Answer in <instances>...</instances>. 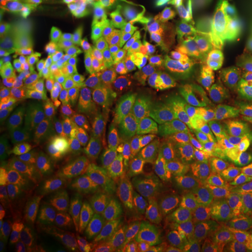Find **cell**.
Returning a JSON list of instances; mask_svg holds the SVG:
<instances>
[{
    "label": "cell",
    "mask_w": 252,
    "mask_h": 252,
    "mask_svg": "<svg viewBox=\"0 0 252 252\" xmlns=\"http://www.w3.org/2000/svg\"><path fill=\"white\" fill-rule=\"evenodd\" d=\"M199 233L200 231L196 227H193L188 220H185L184 223L167 230L162 237L167 243L175 245L182 252H189L196 243Z\"/></svg>",
    "instance_id": "cell-25"
},
{
    "label": "cell",
    "mask_w": 252,
    "mask_h": 252,
    "mask_svg": "<svg viewBox=\"0 0 252 252\" xmlns=\"http://www.w3.org/2000/svg\"><path fill=\"white\" fill-rule=\"evenodd\" d=\"M112 16L89 10H73L70 23L59 36L62 46L72 55L80 52L89 45L94 34L108 26Z\"/></svg>",
    "instance_id": "cell-7"
},
{
    "label": "cell",
    "mask_w": 252,
    "mask_h": 252,
    "mask_svg": "<svg viewBox=\"0 0 252 252\" xmlns=\"http://www.w3.org/2000/svg\"><path fill=\"white\" fill-rule=\"evenodd\" d=\"M97 72L84 63H61L34 74L28 95L48 108L66 99L94 101Z\"/></svg>",
    "instance_id": "cell-1"
},
{
    "label": "cell",
    "mask_w": 252,
    "mask_h": 252,
    "mask_svg": "<svg viewBox=\"0 0 252 252\" xmlns=\"http://www.w3.org/2000/svg\"><path fill=\"white\" fill-rule=\"evenodd\" d=\"M69 238L59 234L56 230H49L41 252H69Z\"/></svg>",
    "instance_id": "cell-36"
},
{
    "label": "cell",
    "mask_w": 252,
    "mask_h": 252,
    "mask_svg": "<svg viewBox=\"0 0 252 252\" xmlns=\"http://www.w3.org/2000/svg\"><path fill=\"white\" fill-rule=\"evenodd\" d=\"M34 158L27 153H23L20 150H16L9 146H3L0 149V168L4 172L6 170H17L27 167Z\"/></svg>",
    "instance_id": "cell-32"
},
{
    "label": "cell",
    "mask_w": 252,
    "mask_h": 252,
    "mask_svg": "<svg viewBox=\"0 0 252 252\" xmlns=\"http://www.w3.org/2000/svg\"><path fill=\"white\" fill-rule=\"evenodd\" d=\"M248 252H252V247H251V248H250V251H248Z\"/></svg>",
    "instance_id": "cell-46"
},
{
    "label": "cell",
    "mask_w": 252,
    "mask_h": 252,
    "mask_svg": "<svg viewBox=\"0 0 252 252\" xmlns=\"http://www.w3.org/2000/svg\"><path fill=\"white\" fill-rule=\"evenodd\" d=\"M93 216L89 210L84 212H70L67 215L61 217L58 225L55 227V230L62 234L63 237L69 238L73 241L74 238H77L79 235L83 234L90 224L93 223Z\"/></svg>",
    "instance_id": "cell-23"
},
{
    "label": "cell",
    "mask_w": 252,
    "mask_h": 252,
    "mask_svg": "<svg viewBox=\"0 0 252 252\" xmlns=\"http://www.w3.org/2000/svg\"><path fill=\"white\" fill-rule=\"evenodd\" d=\"M6 181L9 184L11 189L23 188V187H30L31 181H32V174L28 168H17L6 174Z\"/></svg>",
    "instance_id": "cell-37"
},
{
    "label": "cell",
    "mask_w": 252,
    "mask_h": 252,
    "mask_svg": "<svg viewBox=\"0 0 252 252\" xmlns=\"http://www.w3.org/2000/svg\"><path fill=\"white\" fill-rule=\"evenodd\" d=\"M98 252H132V237L122 233Z\"/></svg>",
    "instance_id": "cell-40"
},
{
    "label": "cell",
    "mask_w": 252,
    "mask_h": 252,
    "mask_svg": "<svg viewBox=\"0 0 252 252\" xmlns=\"http://www.w3.org/2000/svg\"><path fill=\"white\" fill-rule=\"evenodd\" d=\"M219 104L210 99H192L187 102L180 119L216 122Z\"/></svg>",
    "instance_id": "cell-26"
},
{
    "label": "cell",
    "mask_w": 252,
    "mask_h": 252,
    "mask_svg": "<svg viewBox=\"0 0 252 252\" xmlns=\"http://www.w3.org/2000/svg\"><path fill=\"white\" fill-rule=\"evenodd\" d=\"M117 223L122 233L129 231L132 235L142 237V235L154 234L162 237L158 225L156 224L153 216L150 213L149 203L133 202L127 207L122 216L117 217ZM164 238V237H162Z\"/></svg>",
    "instance_id": "cell-17"
},
{
    "label": "cell",
    "mask_w": 252,
    "mask_h": 252,
    "mask_svg": "<svg viewBox=\"0 0 252 252\" xmlns=\"http://www.w3.org/2000/svg\"><path fill=\"white\" fill-rule=\"evenodd\" d=\"M161 252H182L180 248H177L175 245H172V244L167 243L165 240H164V245H162V251Z\"/></svg>",
    "instance_id": "cell-44"
},
{
    "label": "cell",
    "mask_w": 252,
    "mask_h": 252,
    "mask_svg": "<svg viewBox=\"0 0 252 252\" xmlns=\"http://www.w3.org/2000/svg\"><path fill=\"white\" fill-rule=\"evenodd\" d=\"M189 4L196 10H200L203 13H206L209 10L221 7L224 4L225 0H188Z\"/></svg>",
    "instance_id": "cell-42"
},
{
    "label": "cell",
    "mask_w": 252,
    "mask_h": 252,
    "mask_svg": "<svg viewBox=\"0 0 252 252\" xmlns=\"http://www.w3.org/2000/svg\"><path fill=\"white\" fill-rule=\"evenodd\" d=\"M99 156L101 153L95 143L49 146L45 154V165L41 168V171L46 172L55 164H61V165L93 164L99 160Z\"/></svg>",
    "instance_id": "cell-16"
},
{
    "label": "cell",
    "mask_w": 252,
    "mask_h": 252,
    "mask_svg": "<svg viewBox=\"0 0 252 252\" xmlns=\"http://www.w3.org/2000/svg\"><path fill=\"white\" fill-rule=\"evenodd\" d=\"M213 171H215V168H212L206 164L199 161L196 164H190L188 170L185 171V174L178 181L185 188L195 192L196 189L202 187V184L205 182V180Z\"/></svg>",
    "instance_id": "cell-31"
},
{
    "label": "cell",
    "mask_w": 252,
    "mask_h": 252,
    "mask_svg": "<svg viewBox=\"0 0 252 252\" xmlns=\"http://www.w3.org/2000/svg\"><path fill=\"white\" fill-rule=\"evenodd\" d=\"M56 180L59 182V185L66 192H72L77 188L81 184L80 180V171L73 170L70 165H62L58 171V177Z\"/></svg>",
    "instance_id": "cell-35"
},
{
    "label": "cell",
    "mask_w": 252,
    "mask_h": 252,
    "mask_svg": "<svg viewBox=\"0 0 252 252\" xmlns=\"http://www.w3.org/2000/svg\"><path fill=\"white\" fill-rule=\"evenodd\" d=\"M0 207V221L7 234L48 227L45 212L31 187L11 189Z\"/></svg>",
    "instance_id": "cell-5"
},
{
    "label": "cell",
    "mask_w": 252,
    "mask_h": 252,
    "mask_svg": "<svg viewBox=\"0 0 252 252\" xmlns=\"http://www.w3.org/2000/svg\"><path fill=\"white\" fill-rule=\"evenodd\" d=\"M164 238L160 235L147 234L139 237L136 252H161Z\"/></svg>",
    "instance_id": "cell-38"
},
{
    "label": "cell",
    "mask_w": 252,
    "mask_h": 252,
    "mask_svg": "<svg viewBox=\"0 0 252 252\" xmlns=\"http://www.w3.org/2000/svg\"><path fill=\"white\" fill-rule=\"evenodd\" d=\"M225 51L241 54L252 49V10L243 18L237 20L231 27L216 39Z\"/></svg>",
    "instance_id": "cell-18"
},
{
    "label": "cell",
    "mask_w": 252,
    "mask_h": 252,
    "mask_svg": "<svg viewBox=\"0 0 252 252\" xmlns=\"http://www.w3.org/2000/svg\"><path fill=\"white\" fill-rule=\"evenodd\" d=\"M34 74L17 67H3L0 74V109L7 114L27 97Z\"/></svg>",
    "instance_id": "cell-15"
},
{
    "label": "cell",
    "mask_w": 252,
    "mask_h": 252,
    "mask_svg": "<svg viewBox=\"0 0 252 252\" xmlns=\"http://www.w3.org/2000/svg\"><path fill=\"white\" fill-rule=\"evenodd\" d=\"M72 11L62 7L58 0H38L28 3L13 18H1L9 30L14 28L26 35L39 39H55L62 35L70 23Z\"/></svg>",
    "instance_id": "cell-4"
},
{
    "label": "cell",
    "mask_w": 252,
    "mask_h": 252,
    "mask_svg": "<svg viewBox=\"0 0 252 252\" xmlns=\"http://www.w3.org/2000/svg\"><path fill=\"white\" fill-rule=\"evenodd\" d=\"M167 189H168V192L171 195L174 203L177 205V207H180V209L185 206L189 200H190V198L193 196V193H195V192H192V190L185 188L180 181H175Z\"/></svg>",
    "instance_id": "cell-39"
},
{
    "label": "cell",
    "mask_w": 252,
    "mask_h": 252,
    "mask_svg": "<svg viewBox=\"0 0 252 252\" xmlns=\"http://www.w3.org/2000/svg\"><path fill=\"white\" fill-rule=\"evenodd\" d=\"M241 136H243L244 142L247 143V146L250 147L252 153V115L250 118L245 119L243 125V132H241Z\"/></svg>",
    "instance_id": "cell-43"
},
{
    "label": "cell",
    "mask_w": 252,
    "mask_h": 252,
    "mask_svg": "<svg viewBox=\"0 0 252 252\" xmlns=\"http://www.w3.org/2000/svg\"><path fill=\"white\" fill-rule=\"evenodd\" d=\"M46 146L98 143L99 127L93 101L66 99L45 108Z\"/></svg>",
    "instance_id": "cell-2"
},
{
    "label": "cell",
    "mask_w": 252,
    "mask_h": 252,
    "mask_svg": "<svg viewBox=\"0 0 252 252\" xmlns=\"http://www.w3.org/2000/svg\"><path fill=\"white\" fill-rule=\"evenodd\" d=\"M158 190V182L154 167H146L135 182V200L140 203H149L154 193Z\"/></svg>",
    "instance_id": "cell-28"
},
{
    "label": "cell",
    "mask_w": 252,
    "mask_h": 252,
    "mask_svg": "<svg viewBox=\"0 0 252 252\" xmlns=\"http://www.w3.org/2000/svg\"><path fill=\"white\" fill-rule=\"evenodd\" d=\"M49 228H35L24 233L7 234V248L9 252H41L45 244Z\"/></svg>",
    "instance_id": "cell-21"
},
{
    "label": "cell",
    "mask_w": 252,
    "mask_h": 252,
    "mask_svg": "<svg viewBox=\"0 0 252 252\" xmlns=\"http://www.w3.org/2000/svg\"><path fill=\"white\" fill-rule=\"evenodd\" d=\"M181 210L185 219L199 231L216 228L225 220L233 219L230 203L209 193L202 187L195 190L193 196Z\"/></svg>",
    "instance_id": "cell-6"
},
{
    "label": "cell",
    "mask_w": 252,
    "mask_h": 252,
    "mask_svg": "<svg viewBox=\"0 0 252 252\" xmlns=\"http://www.w3.org/2000/svg\"><path fill=\"white\" fill-rule=\"evenodd\" d=\"M185 105V95L178 87L165 80L156 81L152 97V115L156 125L172 129L180 121Z\"/></svg>",
    "instance_id": "cell-9"
},
{
    "label": "cell",
    "mask_w": 252,
    "mask_h": 252,
    "mask_svg": "<svg viewBox=\"0 0 252 252\" xmlns=\"http://www.w3.org/2000/svg\"><path fill=\"white\" fill-rule=\"evenodd\" d=\"M175 150L170 129L153 124L139 133L135 140V152L142 157L146 167H156Z\"/></svg>",
    "instance_id": "cell-10"
},
{
    "label": "cell",
    "mask_w": 252,
    "mask_h": 252,
    "mask_svg": "<svg viewBox=\"0 0 252 252\" xmlns=\"http://www.w3.org/2000/svg\"><path fill=\"white\" fill-rule=\"evenodd\" d=\"M21 0H1V11L4 18H13L18 14V11L23 9Z\"/></svg>",
    "instance_id": "cell-41"
},
{
    "label": "cell",
    "mask_w": 252,
    "mask_h": 252,
    "mask_svg": "<svg viewBox=\"0 0 252 252\" xmlns=\"http://www.w3.org/2000/svg\"><path fill=\"white\" fill-rule=\"evenodd\" d=\"M70 3L76 10L104 13L112 17L126 6V0H70Z\"/></svg>",
    "instance_id": "cell-29"
},
{
    "label": "cell",
    "mask_w": 252,
    "mask_h": 252,
    "mask_svg": "<svg viewBox=\"0 0 252 252\" xmlns=\"http://www.w3.org/2000/svg\"><path fill=\"white\" fill-rule=\"evenodd\" d=\"M32 1H38V0H21V3H32Z\"/></svg>",
    "instance_id": "cell-45"
},
{
    "label": "cell",
    "mask_w": 252,
    "mask_h": 252,
    "mask_svg": "<svg viewBox=\"0 0 252 252\" xmlns=\"http://www.w3.org/2000/svg\"><path fill=\"white\" fill-rule=\"evenodd\" d=\"M250 94V81L240 77L227 89L221 101L219 102L216 122L223 133L241 136L245 122V108Z\"/></svg>",
    "instance_id": "cell-8"
},
{
    "label": "cell",
    "mask_w": 252,
    "mask_h": 252,
    "mask_svg": "<svg viewBox=\"0 0 252 252\" xmlns=\"http://www.w3.org/2000/svg\"><path fill=\"white\" fill-rule=\"evenodd\" d=\"M203 20L206 23L209 31L212 32V35L215 36V39L223 35L225 31L234 24V20L224 7H217V9L203 13Z\"/></svg>",
    "instance_id": "cell-30"
},
{
    "label": "cell",
    "mask_w": 252,
    "mask_h": 252,
    "mask_svg": "<svg viewBox=\"0 0 252 252\" xmlns=\"http://www.w3.org/2000/svg\"><path fill=\"white\" fill-rule=\"evenodd\" d=\"M89 206H90V196H89V192L86 190V188L81 184L72 192L64 193L66 213L84 212V210H89Z\"/></svg>",
    "instance_id": "cell-34"
},
{
    "label": "cell",
    "mask_w": 252,
    "mask_h": 252,
    "mask_svg": "<svg viewBox=\"0 0 252 252\" xmlns=\"http://www.w3.org/2000/svg\"><path fill=\"white\" fill-rule=\"evenodd\" d=\"M220 243L233 252H248L252 247V228L237 223L234 219L225 220L215 228Z\"/></svg>",
    "instance_id": "cell-19"
},
{
    "label": "cell",
    "mask_w": 252,
    "mask_h": 252,
    "mask_svg": "<svg viewBox=\"0 0 252 252\" xmlns=\"http://www.w3.org/2000/svg\"><path fill=\"white\" fill-rule=\"evenodd\" d=\"M230 187H231V175L228 170H215L202 184V188L209 193L224 200L225 203H230L228 200Z\"/></svg>",
    "instance_id": "cell-27"
},
{
    "label": "cell",
    "mask_w": 252,
    "mask_h": 252,
    "mask_svg": "<svg viewBox=\"0 0 252 252\" xmlns=\"http://www.w3.org/2000/svg\"><path fill=\"white\" fill-rule=\"evenodd\" d=\"M44 105L27 94L17 107L1 115V144L30 154L34 160L45 157L49 146L44 136Z\"/></svg>",
    "instance_id": "cell-3"
},
{
    "label": "cell",
    "mask_w": 252,
    "mask_h": 252,
    "mask_svg": "<svg viewBox=\"0 0 252 252\" xmlns=\"http://www.w3.org/2000/svg\"><path fill=\"white\" fill-rule=\"evenodd\" d=\"M193 154L196 156L199 161L215 170H230L233 164L248 157L247 152H244L238 144L223 136H219L216 139L196 147L193 150Z\"/></svg>",
    "instance_id": "cell-12"
},
{
    "label": "cell",
    "mask_w": 252,
    "mask_h": 252,
    "mask_svg": "<svg viewBox=\"0 0 252 252\" xmlns=\"http://www.w3.org/2000/svg\"><path fill=\"white\" fill-rule=\"evenodd\" d=\"M135 202V181L124 178L114 184L109 190V205L115 216H122Z\"/></svg>",
    "instance_id": "cell-24"
},
{
    "label": "cell",
    "mask_w": 252,
    "mask_h": 252,
    "mask_svg": "<svg viewBox=\"0 0 252 252\" xmlns=\"http://www.w3.org/2000/svg\"><path fill=\"white\" fill-rule=\"evenodd\" d=\"M124 162L115 157H107L93 162L90 167L80 171L81 185L89 192L90 200H98L101 193L115 184L117 172L121 171Z\"/></svg>",
    "instance_id": "cell-14"
},
{
    "label": "cell",
    "mask_w": 252,
    "mask_h": 252,
    "mask_svg": "<svg viewBox=\"0 0 252 252\" xmlns=\"http://www.w3.org/2000/svg\"><path fill=\"white\" fill-rule=\"evenodd\" d=\"M171 135L175 150L193 152L199 146L223 135V130L217 122L180 119L171 129Z\"/></svg>",
    "instance_id": "cell-11"
},
{
    "label": "cell",
    "mask_w": 252,
    "mask_h": 252,
    "mask_svg": "<svg viewBox=\"0 0 252 252\" xmlns=\"http://www.w3.org/2000/svg\"><path fill=\"white\" fill-rule=\"evenodd\" d=\"M189 252H233L228 248H225L220 240L217 238L215 228H207L200 231L198 235V240L192 250Z\"/></svg>",
    "instance_id": "cell-33"
},
{
    "label": "cell",
    "mask_w": 252,
    "mask_h": 252,
    "mask_svg": "<svg viewBox=\"0 0 252 252\" xmlns=\"http://www.w3.org/2000/svg\"><path fill=\"white\" fill-rule=\"evenodd\" d=\"M188 154L182 150H174L167 156L165 160L154 167L158 188H168L175 181H178L189 168Z\"/></svg>",
    "instance_id": "cell-20"
},
{
    "label": "cell",
    "mask_w": 252,
    "mask_h": 252,
    "mask_svg": "<svg viewBox=\"0 0 252 252\" xmlns=\"http://www.w3.org/2000/svg\"><path fill=\"white\" fill-rule=\"evenodd\" d=\"M119 234H122V231L117 220H112L102 212L83 234L70 241L72 252H98Z\"/></svg>",
    "instance_id": "cell-13"
},
{
    "label": "cell",
    "mask_w": 252,
    "mask_h": 252,
    "mask_svg": "<svg viewBox=\"0 0 252 252\" xmlns=\"http://www.w3.org/2000/svg\"><path fill=\"white\" fill-rule=\"evenodd\" d=\"M39 192H41V199L44 205L51 212L52 216L62 217L67 215L66 207H64V190L59 185L56 178H52V177L44 178L39 187Z\"/></svg>",
    "instance_id": "cell-22"
}]
</instances>
